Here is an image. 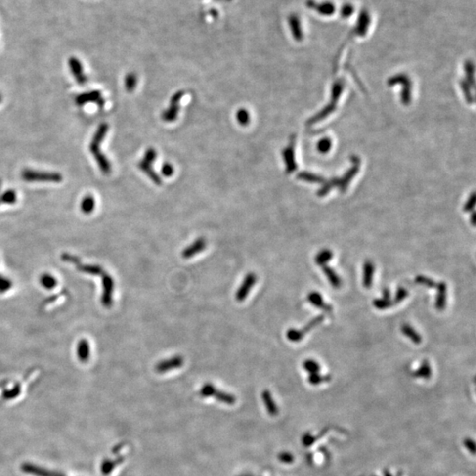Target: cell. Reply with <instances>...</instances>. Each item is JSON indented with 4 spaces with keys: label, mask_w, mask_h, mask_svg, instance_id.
Wrapping results in <instances>:
<instances>
[{
    "label": "cell",
    "mask_w": 476,
    "mask_h": 476,
    "mask_svg": "<svg viewBox=\"0 0 476 476\" xmlns=\"http://www.w3.org/2000/svg\"><path fill=\"white\" fill-rule=\"evenodd\" d=\"M21 178L29 183H60L63 180V176L57 172L26 169L21 172Z\"/></svg>",
    "instance_id": "obj_1"
},
{
    "label": "cell",
    "mask_w": 476,
    "mask_h": 476,
    "mask_svg": "<svg viewBox=\"0 0 476 476\" xmlns=\"http://www.w3.org/2000/svg\"><path fill=\"white\" fill-rule=\"evenodd\" d=\"M62 260L66 261V262H69V263L75 264L78 270L81 271L82 273L90 274V275H96V276H97V275H102V273H104V272H103V269H102V267H101L100 265H98V264H82V263H81V260H80L79 259H77L76 257L72 256V255L67 254V253L63 254Z\"/></svg>",
    "instance_id": "obj_2"
},
{
    "label": "cell",
    "mask_w": 476,
    "mask_h": 476,
    "mask_svg": "<svg viewBox=\"0 0 476 476\" xmlns=\"http://www.w3.org/2000/svg\"><path fill=\"white\" fill-rule=\"evenodd\" d=\"M102 294L101 302L105 308H110L113 303V292H114V280L108 273H102Z\"/></svg>",
    "instance_id": "obj_3"
},
{
    "label": "cell",
    "mask_w": 476,
    "mask_h": 476,
    "mask_svg": "<svg viewBox=\"0 0 476 476\" xmlns=\"http://www.w3.org/2000/svg\"><path fill=\"white\" fill-rule=\"evenodd\" d=\"M184 95V92L183 90L176 92L171 99V104L169 106L167 110L163 111L162 115V118L165 122L171 123L175 121L178 116L179 112V102L181 99Z\"/></svg>",
    "instance_id": "obj_4"
},
{
    "label": "cell",
    "mask_w": 476,
    "mask_h": 476,
    "mask_svg": "<svg viewBox=\"0 0 476 476\" xmlns=\"http://www.w3.org/2000/svg\"><path fill=\"white\" fill-rule=\"evenodd\" d=\"M100 145L101 144H97V143H90L89 150L92 155L94 156V160L97 163L98 167L101 170L102 173L105 174V175H109L111 172V164H110V161L101 151Z\"/></svg>",
    "instance_id": "obj_5"
},
{
    "label": "cell",
    "mask_w": 476,
    "mask_h": 476,
    "mask_svg": "<svg viewBox=\"0 0 476 476\" xmlns=\"http://www.w3.org/2000/svg\"><path fill=\"white\" fill-rule=\"evenodd\" d=\"M257 282V275L254 273H250L244 277V281L241 283L239 289H237L236 293V301L244 302L246 297H248L250 291Z\"/></svg>",
    "instance_id": "obj_6"
},
{
    "label": "cell",
    "mask_w": 476,
    "mask_h": 476,
    "mask_svg": "<svg viewBox=\"0 0 476 476\" xmlns=\"http://www.w3.org/2000/svg\"><path fill=\"white\" fill-rule=\"evenodd\" d=\"M75 102H76V104L79 106L85 105V104L89 103V102H94V103H96L99 107L102 108V107L104 106L105 101H104V99L102 98V94H101L100 91L94 90V91L86 92V93H83V94H79L77 97L75 98Z\"/></svg>",
    "instance_id": "obj_7"
},
{
    "label": "cell",
    "mask_w": 476,
    "mask_h": 476,
    "mask_svg": "<svg viewBox=\"0 0 476 476\" xmlns=\"http://www.w3.org/2000/svg\"><path fill=\"white\" fill-rule=\"evenodd\" d=\"M183 362H184V359H183V356L179 355V354H176V355H174L171 358L159 362L155 365V370L159 373H165V372H168L170 370L177 369V368L183 366Z\"/></svg>",
    "instance_id": "obj_8"
},
{
    "label": "cell",
    "mask_w": 476,
    "mask_h": 476,
    "mask_svg": "<svg viewBox=\"0 0 476 476\" xmlns=\"http://www.w3.org/2000/svg\"><path fill=\"white\" fill-rule=\"evenodd\" d=\"M306 4L309 8L313 9L314 11H316L324 16H330L334 14L335 12V5L332 2L317 3L314 0H308L306 2Z\"/></svg>",
    "instance_id": "obj_9"
},
{
    "label": "cell",
    "mask_w": 476,
    "mask_h": 476,
    "mask_svg": "<svg viewBox=\"0 0 476 476\" xmlns=\"http://www.w3.org/2000/svg\"><path fill=\"white\" fill-rule=\"evenodd\" d=\"M207 246V241L203 237H200L194 241L191 245L184 249L182 253V257L185 260L191 259L192 257L203 252Z\"/></svg>",
    "instance_id": "obj_10"
},
{
    "label": "cell",
    "mask_w": 476,
    "mask_h": 476,
    "mask_svg": "<svg viewBox=\"0 0 476 476\" xmlns=\"http://www.w3.org/2000/svg\"><path fill=\"white\" fill-rule=\"evenodd\" d=\"M69 65L71 72L74 75V77L75 78L78 84L81 86L85 85L87 82V78L83 72V68H82L81 62L79 61L77 58L73 57V58L70 59Z\"/></svg>",
    "instance_id": "obj_11"
},
{
    "label": "cell",
    "mask_w": 476,
    "mask_h": 476,
    "mask_svg": "<svg viewBox=\"0 0 476 476\" xmlns=\"http://www.w3.org/2000/svg\"><path fill=\"white\" fill-rule=\"evenodd\" d=\"M307 301L309 302L310 304L326 312H331L333 310V306L329 303H326V302L324 301V298L317 291L309 292L307 296Z\"/></svg>",
    "instance_id": "obj_12"
},
{
    "label": "cell",
    "mask_w": 476,
    "mask_h": 476,
    "mask_svg": "<svg viewBox=\"0 0 476 476\" xmlns=\"http://www.w3.org/2000/svg\"><path fill=\"white\" fill-rule=\"evenodd\" d=\"M436 297H435V309L439 311H442L445 309L446 306V297H447V285L444 281L438 282L436 285Z\"/></svg>",
    "instance_id": "obj_13"
},
{
    "label": "cell",
    "mask_w": 476,
    "mask_h": 476,
    "mask_svg": "<svg viewBox=\"0 0 476 476\" xmlns=\"http://www.w3.org/2000/svg\"><path fill=\"white\" fill-rule=\"evenodd\" d=\"M375 265L372 261L367 260L363 264V273H362V285L365 289H370L373 284Z\"/></svg>",
    "instance_id": "obj_14"
},
{
    "label": "cell",
    "mask_w": 476,
    "mask_h": 476,
    "mask_svg": "<svg viewBox=\"0 0 476 476\" xmlns=\"http://www.w3.org/2000/svg\"><path fill=\"white\" fill-rule=\"evenodd\" d=\"M22 471L27 474H31V475H34V476H65L59 474V473L55 472V471H49V470H47V469H44V468H40V467H37V466H35V465L32 464H26L22 465Z\"/></svg>",
    "instance_id": "obj_15"
},
{
    "label": "cell",
    "mask_w": 476,
    "mask_h": 476,
    "mask_svg": "<svg viewBox=\"0 0 476 476\" xmlns=\"http://www.w3.org/2000/svg\"><path fill=\"white\" fill-rule=\"evenodd\" d=\"M152 165H153V163H147V162L144 161L142 159V161L139 162V163H138V167L155 184L161 185V184H162V179H161L160 175H159L158 174L155 172V170L153 169Z\"/></svg>",
    "instance_id": "obj_16"
},
{
    "label": "cell",
    "mask_w": 476,
    "mask_h": 476,
    "mask_svg": "<svg viewBox=\"0 0 476 476\" xmlns=\"http://www.w3.org/2000/svg\"><path fill=\"white\" fill-rule=\"evenodd\" d=\"M322 270H323V273H325V275L327 278L331 286L334 289H340L341 286H342V280L334 269L330 267L329 265L326 264V265L322 266Z\"/></svg>",
    "instance_id": "obj_17"
},
{
    "label": "cell",
    "mask_w": 476,
    "mask_h": 476,
    "mask_svg": "<svg viewBox=\"0 0 476 476\" xmlns=\"http://www.w3.org/2000/svg\"><path fill=\"white\" fill-rule=\"evenodd\" d=\"M400 330H401V333L406 337L409 339L411 342H413V343H415L416 345H419L422 343L423 339H422L421 334L409 324H403L400 327Z\"/></svg>",
    "instance_id": "obj_18"
},
{
    "label": "cell",
    "mask_w": 476,
    "mask_h": 476,
    "mask_svg": "<svg viewBox=\"0 0 476 476\" xmlns=\"http://www.w3.org/2000/svg\"><path fill=\"white\" fill-rule=\"evenodd\" d=\"M78 358L81 362H87L90 356V346L88 342L82 339L78 344L77 346Z\"/></svg>",
    "instance_id": "obj_19"
},
{
    "label": "cell",
    "mask_w": 476,
    "mask_h": 476,
    "mask_svg": "<svg viewBox=\"0 0 476 476\" xmlns=\"http://www.w3.org/2000/svg\"><path fill=\"white\" fill-rule=\"evenodd\" d=\"M333 257H334V254H333V252L331 250L324 249L316 255L315 261L318 265L323 266V265H326L328 262L332 260Z\"/></svg>",
    "instance_id": "obj_20"
},
{
    "label": "cell",
    "mask_w": 476,
    "mask_h": 476,
    "mask_svg": "<svg viewBox=\"0 0 476 476\" xmlns=\"http://www.w3.org/2000/svg\"><path fill=\"white\" fill-rule=\"evenodd\" d=\"M432 367L427 360H424L422 362L421 366L415 370V376L417 378L429 379L432 377Z\"/></svg>",
    "instance_id": "obj_21"
},
{
    "label": "cell",
    "mask_w": 476,
    "mask_h": 476,
    "mask_svg": "<svg viewBox=\"0 0 476 476\" xmlns=\"http://www.w3.org/2000/svg\"><path fill=\"white\" fill-rule=\"evenodd\" d=\"M95 208V200L94 197L91 195L86 196L81 203V210L83 214L89 215L94 211Z\"/></svg>",
    "instance_id": "obj_22"
},
{
    "label": "cell",
    "mask_w": 476,
    "mask_h": 476,
    "mask_svg": "<svg viewBox=\"0 0 476 476\" xmlns=\"http://www.w3.org/2000/svg\"><path fill=\"white\" fill-rule=\"evenodd\" d=\"M108 130H109V125H108L107 123H102V124L98 127L96 131L94 132V136H93V139H92L91 142L101 144V143L103 141L104 138H105Z\"/></svg>",
    "instance_id": "obj_23"
},
{
    "label": "cell",
    "mask_w": 476,
    "mask_h": 476,
    "mask_svg": "<svg viewBox=\"0 0 476 476\" xmlns=\"http://www.w3.org/2000/svg\"><path fill=\"white\" fill-rule=\"evenodd\" d=\"M40 282H41L42 286L48 290L54 289L57 284V279L50 273L43 274L41 279H40Z\"/></svg>",
    "instance_id": "obj_24"
},
{
    "label": "cell",
    "mask_w": 476,
    "mask_h": 476,
    "mask_svg": "<svg viewBox=\"0 0 476 476\" xmlns=\"http://www.w3.org/2000/svg\"><path fill=\"white\" fill-rule=\"evenodd\" d=\"M293 155V146H292V144H290V146L283 152L284 160H285V163H287V171H288V172L294 171L296 169Z\"/></svg>",
    "instance_id": "obj_25"
},
{
    "label": "cell",
    "mask_w": 476,
    "mask_h": 476,
    "mask_svg": "<svg viewBox=\"0 0 476 476\" xmlns=\"http://www.w3.org/2000/svg\"><path fill=\"white\" fill-rule=\"evenodd\" d=\"M415 281L417 284L427 287L429 289H435L436 285H437V282L434 281L433 279L430 278V277L425 276V275H422V274L415 277Z\"/></svg>",
    "instance_id": "obj_26"
},
{
    "label": "cell",
    "mask_w": 476,
    "mask_h": 476,
    "mask_svg": "<svg viewBox=\"0 0 476 476\" xmlns=\"http://www.w3.org/2000/svg\"><path fill=\"white\" fill-rule=\"evenodd\" d=\"M324 319H325L324 315H319V316L314 317L310 321L308 322V324L306 326L303 327V329H300L302 334L305 335L307 333H309L310 330L313 329L314 327H316L319 324H321L322 322L324 321Z\"/></svg>",
    "instance_id": "obj_27"
},
{
    "label": "cell",
    "mask_w": 476,
    "mask_h": 476,
    "mask_svg": "<svg viewBox=\"0 0 476 476\" xmlns=\"http://www.w3.org/2000/svg\"><path fill=\"white\" fill-rule=\"evenodd\" d=\"M373 305L376 309L384 310V309H389L391 306L394 305V303L391 299H385V298H376L373 300Z\"/></svg>",
    "instance_id": "obj_28"
},
{
    "label": "cell",
    "mask_w": 476,
    "mask_h": 476,
    "mask_svg": "<svg viewBox=\"0 0 476 476\" xmlns=\"http://www.w3.org/2000/svg\"><path fill=\"white\" fill-rule=\"evenodd\" d=\"M1 203L6 204V205H13L16 203L17 194L13 190H7L4 191L3 194H1L0 197Z\"/></svg>",
    "instance_id": "obj_29"
},
{
    "label": "cell",
    "mask_w": 476,
    "mask_h": 476,
    "mask_svg": "<svg viewBox=\"0 0 476 476\" xmlns=\"http://www.w3.org/2000/svg\"><path fill=\"white\" fill-rule=\"evenodd\" d=\"M303 367L307 372H309V374L317 373V372H319V370H320V365L318 364L317 361H315L313 359L305 360L303 363Z\"/></svg>",
    "instance_id": "obj_30"
},
{
    "label": "cell",
    "mask_w": 476,
    "mask_h": 476,
    "mask_svg": "<svg viewBox=\"0 0 476 476\" xmlns=\"http://www.w3.org/2000/svg\"><path fill=\"white\" fill-rule=\"evenodd\" d=\"M304 335L302 334L300 329H295V328H291L289 329L288 332H287V338L289 341L292 342H301L302 340L303 339Z\"/></svg>",
    "instance_id": "obj_31"
},
{
    "label": "cell",
    "mask_w": 476,
    "mask_h": 476,
    "mask_svg": "<svg viewBox=\"0 0 476 476\" xmlns=\"http://www.w3.org/2000/svg\"><path fill=\"white\" fill-rule=\"evenodd\" d=\"M330 379H331V377H330L329 375L323 376V375L319 374L318 372L309 374V382L310 383L311 385H314V386H317L318 384L325 382V381H329Z\"/></svg>",
    "instance_id": "obj_32"
},
{
    "label": "cell",
    "mask_w": 476,
    "mask_h": 476,
    "mask_svg": "<svg viewBox=\"0 0 476 476\" xmlns=\"http://www.w3.org/2000/svg\"><path fill=\"white\" fill-rule=\"evenodd\" d=\"M236 119L241 126H247L251 120V118L247 110L245 109H240L236 112Z\"/></svg>",
    "instance_id": "obj_33"
},
{
    "label": "cell",
    "mask_w": 476,
    "mask_h": 476,
    "mask_svg": "<svg viewBox=\"0 0 476 476\" xmlns=\"http://www.w3.org/2000/svg\"><path fill=\"white\" fill-rule=\"evenodd\" d=\"M137 83H138L137 77L134 74H129L127 75V78H126V82H125V86H126V88L128 92H132L135 89Z\"/></svg>",
    "instance_id": "obj_34"
},
{
    "label": "cell",
    "mask_w": 476,
    "mask_h": 476,
    "mask_svg": "<svg viewBox=\"0 0 476 476\" xmlns=\"http://www.w3.org/2000/svg\"><path fill=\"white\" fill-rule=\"evenodd\" d=\"M408 295H409V293H408V290L407 289H405L403 287H399L395 293L394 299L392 301L394 303V304L399 303L403 300H405L408 297Z\"/></svg>",
    "instance_id": "obj_35"
},
{
    "label": "cell",
    "mask_w": 476,
    "mask_h": 476,
    "mask_svg": "<svg viewBox=\"0 0 476 476\" xmlns=\"http://www.w3.org/2000/svg\"><path fill=\"white\" fill-rule=\"evenodd\" d=\"M12 281L8 278L0 276V294L5 293L12 288Z\"/></svg>",
    "instance_id": "obj_36"
},
{
    "label": "cell",
    "mask_w": 476,
    "mask_h": 476,
    "mask_svg": "<svg viewBox=\"0 0 476 476\" xmlns=\"http://www.w3.org/2000/svg\"><path fill=\"white\" fill-rule=\"evenodd\" d=\"M353 12H354V6L352 4H344L341 8V15L345 19L351 16L353 14Z\"/></svg>",
    "instance_id": "obj_37"
},
{
    "label": "cell",
    "mask_w": 476,
    "mask_h": 476,
    "mask_svg": "<svg viewBox=\"0 0 476 476\" xmlns=\"http://www.w3.org/2000/svg\"><path fill=\"white\" fill-rule=\"evenodd\" d=\"M155 159H156V151L154 148H148L144 155L143 160L147 163H154Z\"/></svg>",
    "instance_id": "obj_38"
},
{
    "label": "cell",
    "mask_w": 476,
    "mask_h": 476,
    "mask_svg": "<svg viewBox=\"0 0 476 476\" xmlns=\"http://www.w3.org/2000/svg\"><path fill=\"white\" fill-rule=\"evenodd\" d=\"M162 173L165 176H171L174 174V167L171 165V163H164L162 167Z\"/></svg>",
    "instance_id": "obj_39"
},
{
    "label": "cell",
    "mask_w": 476,
    "mask_h": 476,
    "mask_svg": "<svg viewBox=\"0 0 476 476\" xmlns=\"http://www.w3.org/2000/svg\"><path fill=\"white\" fill-rule=\"evenodd\" d=\"M382 297L385 299H391V291L388 289H383Z\"/></svg>",
    "instance_id": "obj_40"
},
{
    "label": "cell",
    "mask_w": 476,
    "mask_h": 476,
    "mask_svg": "<svg viewBox=\"0 0 476 476\" xmlns=\"http://www.w3.org/2000/svg\"><path fill=\"white\" fill-rule=\"evenodd\" d=\"M1 185H2V182H1V180H0V190H1ZM0 197H1V194H0ZM0 203H1V200H0Z\"/></svg>",
    "instance_id": "obj_41"
},
{
    "label": "cell",
    "mask_w": 476,
    "mask_h": 476,
    "mask_svg": "<svg viewBox=\"0 0 476 476\" xmlns=\"http://www.w3.org/2000/svg\"><path fill=\"white\" fill-rule=\"evenodd\" d=\"M2 101V96H1V94H0V102Z\"/></svg>",
    "instance_id": "obj_42"
}]
</instances>
